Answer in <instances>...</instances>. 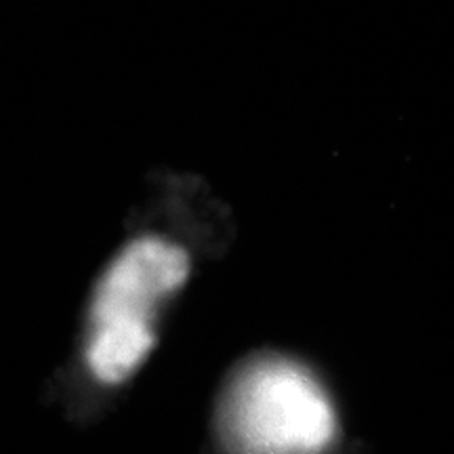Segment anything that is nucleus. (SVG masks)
<instances>
[{
    "mask_svg": "<svg viewBox=\"0 0 454 454\" xmlns=\"http://www.w3.org/2000/svg\"><path fill=\"white\" fill-rule=\"evenodd\" d=\"M190 276L179 244L144 236L122 248L95 284L84 360L104 385H118L144 364L156 345L158 305Z\"/></svg>",
    "mask_w": 454,
    "mask_h": 454,
    "instance_id": "1",
    "label": "nucleus"
},
{
    "mask_svg": "<svg viewBox=\"0 0 454 454\" xmlns=\"http://www.w3.org/2000/svg\"><path fill=\"white\" fill-rule=\"evenodd\" d=\"M219 427L230 454H325L337 438V414L308 368L261 356L227 383Z\"/></svg>",
    "mask_w": 454,
    "mask_h": 454,
    "instance_id": "2",
    "label": "nucleus"
}]
</instances>
